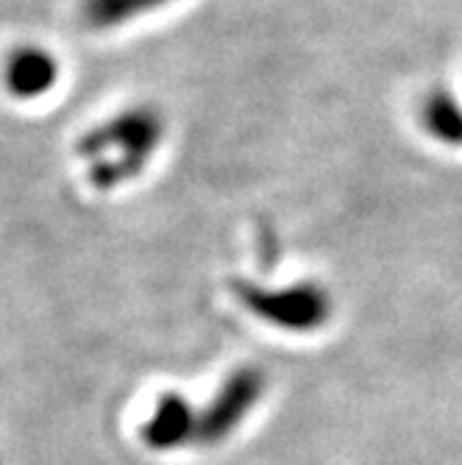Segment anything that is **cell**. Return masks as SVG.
Returning a JSON list of instances; mask_svg holds the SVG:
<instances>
[{"label": "cell", "instance_id": "cell-1", "mask_svg": "<svg viewBox=\"0 0 462 465\" xmlns=\"http://www.w3.org/2000/svg\"><path fill=\"white\" fill-rule=\"evenodd\" d=\"M164 140V117L153 106H132L98 123L78 140V156L87 159V179L109 193L134 182L151 164Z\"/></svg>", "mask_w": 462, "mask_h": 465}, {"label": "cell", "instance_id": "cell-2", "mask_svg": "<svg viewBox=\"0 0 462 465\" xmlns=\"http://www.w3.org/2000/svg\"><path fill=\"white\" fill-rule=\"evenodd\" d=\"M242 307L260 321L284 331H318L331 318V295L318 282H292L290 287H262L237 282Z\"/></svg>", "mask_w": 462, "mask_h": 465}, {"label": "cell", "instance_id": "cell-3", "mask_svg": "<svg viewBox=\"0 0 462 465\" xmlns=\"http://www.w3.org/2000/svg\"><path fill=\"white\" fill-rule=\"evenodd\" d=\"M262 393H265V373L260 368L231 371L221 391L215 393V399L198 412L195 443L198 446L223 443L242 424L245 415L260 404Z\"/></svg>", "mask_w": 462, "mask_h": 465}, {"label": "cell", "instance_id": "cell-4", "mask_svg": "<svg viewBox=\"0 0 462 465\" xmlns=\"http://www.w3.org/2000/svg\"><path fill=\"white\" fill-rule=\"evenodd\" d=\"M198 410L182 393H162L143 427V440L153 451H173L195 443Z\"/></svg>", "mask_w": 462, "mask_h": 465}, {"label": "cell", "instance_id": "cell-5", "mask_svg": "<svg viewBox=\"0 0 462 465\" xmlns=\"http://www.w3.org/2000/svg\"><path fill=\"white\" fill-rule=\"evenodd\" d=\"M59 81V62L36 45H23L9 54L4 64V84L6 90L20 101H34L48 95Z\"/></svg>", "mask_w": 462, "mask_h": 465}, {"label": "cell", "instance_id": "cell-6", "mask_svg": "<svg viewBox=\"0 0 462 465\" xmlns=\"http://www.w3.org/2000/svg\"><path fill=\"white\" fill-rule=\"evenodd\" d=\"M421 123L432 140L448 148L462 145V104L448 90L427 93L421 104Z\"/></svg>", "mask_w": 462, "mask_h": 465}, {"label": "cell", "instance_id": "cell-7", "mask_svg": "<svg viewBox=\"0 0 462 465\" xmlns=\"http://www.w3.org/2000/svg\"><path fill=\"white\" fill-rule=\"evenodd\" d=\"M167 4H176V0H84L81 15L84 23L90 28H117L132 23L143 15H151Z\"/></svg>", "mask_w": 462, "mask_h": 465}]
</instances>
